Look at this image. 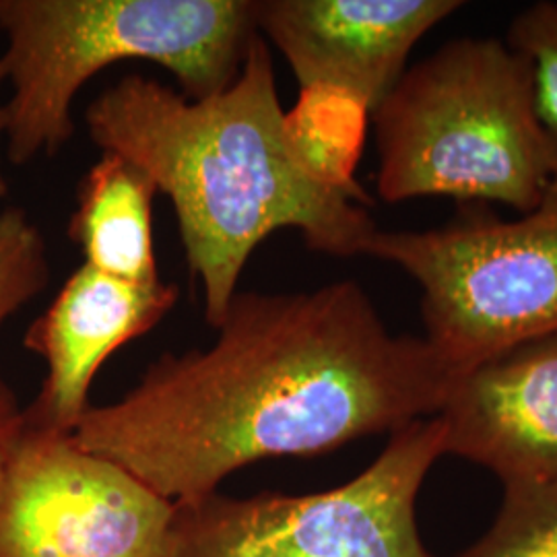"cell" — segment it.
<instances>
[{"label":"cell","mask_w":557,"mask_h":557,"mask_svg":"<svg viewBox=\"0 0 557 557\" xmlns=\"http://www.w3.org/2000/svg\"><path fill=\"white\" fill-rule=\"evenodd\" d=\"M101 151L135 161L172 200L184 255L218 329L252 252L278 230H296L324 257H363L376 223L368 207L324 184L299 158L269 44L257 36L236 81L190 100L143 75H124L85 108Z\"/></svg>","instance_id":"7a4b0ae2"},{"label":"cell","mask_w":557,"mask_h":557,"mask_svg":"<svg viewBox=\"0 0 557 557\" xmlns=\"http://www.w3.org/2000/svg\"><path fill=\"white\" fill-rule=\"evenodd\" d=\"M376 193L498 202L527 213L557 168L531 62L506 40L457 38L411 64L370 114Z\"/></svg>","instance_id":"277c9868"},{"label":"cell","mask_w":557,"mask_h":557,"mask_svg":"<svg viewBox=\"0 0 557 557\" xmlns=\"http://www.w3.org/2000/svg\"><path fill=\"white\" fill-rule=\"evenodd\" d=\"M176 504L71 434L23 428L0 473V557H174Z\"/></svg>","instance_id":"52a82bcc"},{"label":"cell","mask_w":557,"mask_h":557,"mask_svg":"<svg viewBox=\"0 0 557 557\" xmlns=\"http://www.w3.org/2000/svg\"><path fill=\"white\" fill-rule=\"evenodd\" d=\"M465 7L458 0H252L255 27L299 89L347 96L372 114L421 38Z\"/></svg>","instance_id":"ba28073f"},{"label":"cell","mask_w":557,"mask_h":557,"mask_svg":"<svg viewBox=\"0 0 557 557\" xmlns=\"http://www.w3.org/2000/svg\"><path fill=\"white\" fill-rule=\"evenodd\" d=\"M4 85V69L0 64V89ZM4 147V103L0 101V151ZM9 195V182L4 176V170H2V156H0V200L4 199Z\"/></svg>","instance_id":"2e32d148"},{"label":"cell","mask_w":557,"mask_h":557,"mask_svg":"<svg viewBox=\"0 0 557 557\" xmlns=\"http://www.w3.org/2000/svg\"><path fill=\"white\" fill-rule=\"evenodd\" d=\"M207 349L163 354L71 436L174 504L239 469L317 457L436 418L453 372L423 337L393 335L358 281L238 292Z\"/></svg>","instance_id":"6da1fadb"},{"label":"cell","mask_w":557,"mask_h":557,"mask_svg":"<svg viewBox=\"0 0 557 557\" xmlns=\"http://www.w3.org/2000/svg\"><path fill=\"white\" fill-rule=\"evenodd\" d=\"M455 557H557V481L504 485L487 533Z\"/></svg>","instance_id":"7c38bea8"},{"label":"cell","mask_w":557,"mask_h":557,"mask_svg":"<svg viewBox=\"0 0 557 557\" xmlns=\"http://www.w3.org/2000/svg\"><path fill=\"white\" fill-rule=\"evenodd\" d=\"M506 41L531 62L539 116L557 140V2L541 0L520 11Z\"/></svg>","instance_id":"5bb4252c"},{"label":"cell","mask_w":557,"mask_h":557,"mask_svg":"<svg viewBox=\"0 0 557 557\" xmlns=\"http://www.w3.org/2000/svg\"><path fill=\"white\" fill-rule=\"evenodd\" d=\"M156 182L135 161L101 151L77 190L69 238L91 269L131 283H156L153 248Z\"/></svg>","instance_id":"8fae6325"},{"label":"cell","mask_w":557,"mask_h":557,"mask_svg":"<svg viewBox=\"0 0 557 557\" xmlns=\"http://www.w3.org/2000/svg\"><path fill=\"white\" fill-rule=\"evenodd\" d=\"M444 457L438 418L386 442L359 475L326 492L176 504L174 557H436L418 529V498Z\"/></svg>","instance_id":"8992f818"},{"label":"cell","mask_w":557,"mask_h":557,"mask_svg":"<svg viewBox=\"0 0 557 557\" xmlns=\"http://www.w3.org/2000/svg\"><path fill=\"white\" fill-rule=\"evenodd\" d=\"M178 299L176 283H131L83 262L23 337V347L46 361V379L25 407V423L71 434L91 407L101 366L153 331Z\"/></svg>","instance_id":"30bf717a"},{"label":"cell","mask_w":557,"mask_h":557,"mask_svg":"<svg viewBox=\"0 0 557 557\" xmlns=\"http://www.w3.org/2000/svg\"><path fill=\"white\" fill-rule=\"evenodd\" d=\"M363 257L398 267L421 292L423 338L453 374L557 331V168L517 220L471 209L442 227L382 232Z\"/></svg>","instance_id":"5b68a950"},{"label":"cell","mask_w":557,"mask_h":557,"mask_svg":"<svg viewBox=\"0 0 557 557\" xmlns=\"http://www.w3.org/2000/svg\"><path fill=\"white\" fill-rule=\"evenodd\" d=\"M50 283L48 246L21 207L0 209V329Z\"/></svg>","instance_id":"4fadbf2b"},{"label":"cell","mask_w":557,"mask_h":557,"mask_svg":"<svg viewBox=\"0 0 557 557\" xmlns=\"http://www.w3.org/2000/svg\"><path fill=\"white\" fill-rule=\"evenodd\" d=\"M444 457L508 483L557 481V331L453 374L438 416Z\"/></svg>","instance_id":"9c48e42d"},{"label":"cell","mask_w":557,"mask_h":557,"mask_svg":"<svg viewBox=\"0 0 557 557\" xmlns=\"http://www.w3.org/2000/svg\"><path fill=\"white\" fill-rule=\"evenodd\" d=\"M0 34L13 165L52 158L73 139V103L103 69L153 62L202 100L236 81L259 36L252 0H0Z\"/></svg>","instance_id":"3957f363"},{"label":"cell","mask_w":557,"mask_h":557,"mask_svg":"<svg viewBox=\"0 0 557 557\" xmlns=\"http://www.w3.org/2000/svg\"><path fill=\"white\" fill-rule=\"evenodd\" d=\"M23 428H25V407H21L15 391L0 374V473Z\"/></svg>","instance_id":"9a60e30c"}]
</instances>
